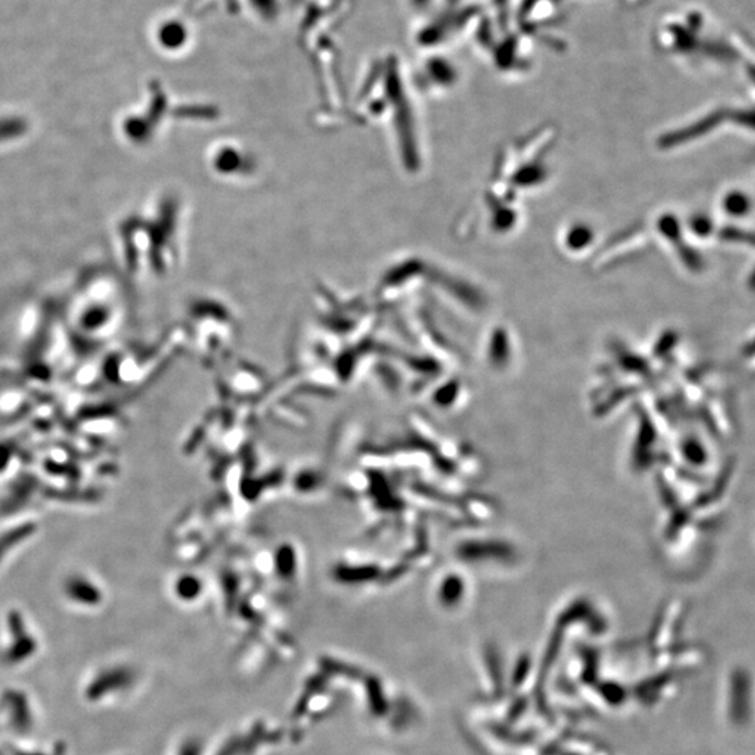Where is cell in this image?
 <instances>
[{"label": "cell", "mask_w": 755, "mask_h": 755, "mask_svg": "<svg viewBox=\"0 0 755 755\" xmlns=\"http://www.w3.org/2000/svg\"><path fill=\"white\" fill-rule=\"evenodd\" d=\"M747 199L743 195H731L727 201V209L734 213V215H742V213L747 210Z\"/></svg>", "instance_id": "6da1fadb"}]
</instances>
